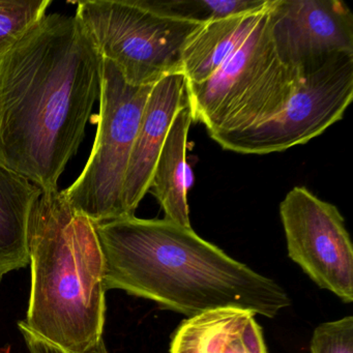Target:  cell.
<instances>
[{"label": "cell", "mask_w": 353, "mask_h": 353, "mask_svg": "<svg viewBox=\"0 0 353 353\" xmlns=\"http://www.w3.org/2000/svg\"><path fill=\"white\" fill-rule=\"evenodd\" d=\"M103 59L76 15H46L0 57V166L59 190L100 98Z\"/></svg>", "instance_id": "6da1fadb"}, {"label": "cell", "mask_w": 353, "mask_h": 353, "mask_svg": "<svg viewBox=\"0 0 353 353\" xmlns=\"http://www.w3.org/2000/svg\"><path fill=\"white\" fill-rule=\"evenodd\" d=\"M106 290L121 289L188 318L216 309L274 318L291 303L286 291L192 227L135 216L96 224Z\"/></svg>", "instance_id": "7a4b0ae2"}, {"label": "cell", "mask_w": 353, "mask_h": 353, "mask_svg": "<svg viewBox=\"0 0 353 353\" xmlns=\"http://www.w3.org/2000/svg\"><path fill=\"white\" fill-rule=\"evenodd\" d=\"M32 287L24 324L72 353L103 341L105 260L96 224L76 212L63 191L42 192L30 225Z\"/></svg>", "instance_id": "3957f363"}, {"label": "cell", "mask_w": 353, "mask_h": 353, "mask_svg": "<svg viewBox=\"0 0 353 353\" xmlns=\"http://www.w3.org/2000/svg\"><path fill=\"white\" fill-rule=\"evenodd\" d=\"M268 12L245 44L212 77L187 84L193 121L205 125L212 139L272 119L301 81L303 71L283 63L276 54Z\"/></svg>", "instance_id": "277c9868"}, {"label": "cell", "mask_w": 353, "mask_h": 353, "mask_svg": "<svg viewBox=\"0 0 353 353\" xmlns=\"http://www.w3.org/2000/svg\"><path fill=\"white\" fill-rule=\"evenodd\" d=\"M75 15L102 59L135 86L181 72L185 42L202 26L159 11L150 0H85Z\"/></svg>", "instance_id": "5b68a950"}, {"label": "cell", "mask_w": 353, "mask_h": 353, "mask_svg": "<svg viewBox=\"0 0 353 353\" xmlns=\"http://www.w3.org/2000/svg\"><path fill=\"white\" fill-rule=\"evenodd\" d=\"M152 86L131 85L112 63L103 59L94 148L81 174L63 191L70 205L94 224L127 216L125 173Z\"/></svg>", "instance_id": "8992f818"}, {"label": "cell", "mask_w": 353, "mask_h": 353, "mask_svg": "<svg viewBox=\"0 0 353 353\" xmlns=\"http://www.w3.org/2000/svg\"><path fill=\"white\" fill-rule=\"evenodd\" d=\"M301 70L299 85L278 114L214 141L239 154H268L307 143L341 121L353 99V54L334 53Z\"/></svg>", "instance_id": "52a82bcc"}, {"label": "cell", "mask_w": 353, "mask_h": 353, "mask_svg": "<svg viewBox=\"0 0 353 353\" xmlns=\"http://www.w3.org/2000/svg\"><path fill=\"white\" fill-rule=\"evenodd\" d=\"M288 255L322 289L353 301V247L336 206L305 187L293 188L280 204Z\"/></svg>", "instance_id": "ba28073f"}, {"label": "cell", "mask_w": 353, "mask_h": 353, "mask_svg": "<svg viewBox=\"0 0 353 353\" xmlns=\"http://www.w3.org/2000/svg\"><path fill=\"white\" fill-rule=\"evenodd\" d=\"M268 23L276 54L295 69L353 54V14L341 0H274Z\"/></svg>", "instance_id": "9c48e42d"}, {"label": "cell", "mask_w": 353, "mask_h": 353, "mask_svg": "<svg viewBox=\"0 0 353 353\" xmlns=\"http://www.w3.org/2000/svg\"><path fill=\"white\" fill-rule=\"evenodd\" d=\"M188 100L187 81L181 72L171 74L152 86L125 173L123 200L127 216H135L150 192L157 161L175 115Z\"/></svg>", "instance_id": "30bf717a"}, {"label": "cell", "mask_w": 353, "mask_h": 353, "mask_svg": "<svg viewBox=\"0 0 353 353\" xmlns=\"http://www.w3.org/2000/svg\"><path fill=\"white\" fill-rule=\"evenodd\" d=\"M272 3L265 9L231 16L202 24L191 34L181 52V73L187 84L212 77L248 40Z\"/></svg>", "instance_id": "8fae6325"}, {"label": "cell", "mask_w": 353, "mask_h": 353, "mask_svg": "<svg viewBox=\"0 0 353 353\" xmlns=\"http://www.w3.org/2000/svg\"><path fill=\"white\" fill-rule=\"evenodd\" d=\"M42 194L26 177L0 166V282L30 264V225Z\"/></svg>", "instance_id": "7c38bea8"}, {"label": "cell", "mask_w": 353, "mask_h": 353, "mask_svg": "<svg viewBox=\"0 0 353 353\" xmlns=\"http://www.w3.org/2000/svg\"><path fill=\"white\" fill-rule=\"evenodd\" d=\"M193 123L189 101L179 109L167 134L157 161L150 190L165 212V219L183 227H191L188 189L187 148L190 127Z\"/></svg>", "instance_id": "4fadbf2b"}, {"label": "cell", "mask_w": 353, "mask_h": 353, "mask_svg": "<svg viewBox=\"0 0 353 353\" xmlns=\"http://www.w3.org/2000/svg\"><path fill=\"white\" fill-rule=\"evenodd\" d=\"M252 316L255 314L227 307L188 318L173 334L170 353H220L235 326Z\"/></svg>", "instance_id": "5bb4252c"}, {"label": "cell", "mask_w": 353, "mask_h": 353, "mask_svg": "<svg viewBox=\"0 0 353 353\" xmlns=\"http://www.w3.org/2000/svg\"><path fill=\"white\" fill-rule=\"evenodd\" d=\"M159 11L194 23L252 13L265 9L272 0H150Z\"/></svg>", "instance_id": "9a60e30c"}, {"label": "cell", "mask_w": 353, "mask_h": 353, "mask_svg": "<svg viewBox=\"0 0 353 353\" xmlns=\"http://www.w3.org/2000/svg\"><path fill=\"white\" fill-rule=\"evenodd\" d=\"M50 0H0V57L45 16Z\"/></svg>", "instance_id": "2e32d148"}, {"label": "cell", "mask_w": 353, "mask_h": 353, "mask_svg": "<svg viewBox=\"0 0 353 353\" xmlns=\"http://www.w3.org/2000/svg\"><path fill=\"white\" fill-rule=\"evenodd\" d=\"M311 353H353V317L324 322L314 330Z\"/></svg>", "instance_id": "e0dca14e"}, {"label": "cell", "mask_w": 353, "mask_h": 353, "mask_svg": "<svg viewBox=\"0 0 353 353\" xmlns=\"http://www.w3.org/2000/svg\"><path fill=\"white\" fill-rule=\"evenodd\" d=\"M20 332L26 341V347H28L30 353H72L69 351L63 350L59 347L54 346L51 343L46 342L43 339L39 338L32 330H28V326L23 321H20L18 324ZM85 353H108L104 341H101L98 345L92 350Z\"/></svg>", "instance_id": "ac0fdd59"}, {"label": "cell", "mask_w": 353, "mask_h": 353, "mask_svg": "<svg viewBox=\"0 0 353 353\" xmlns=\"http://www.w3.org/2000/svg\"><path fill=\"white\" fill-rule=\"evenodd\" d=\"M249 319L235 326L234 330L230 332L226 342L223 345L220 353H250L249 345L243 332V328Z\"/></svg>", "instance_id": "d6986e66"}, {"label": "cell", "mask_w": 353, "mask_h": 353, "mask_svg": "<svg viewBox=\"0 0 353 353\" xmlns=\"http://www.w3.org/2000/svg\"><path fill=\"white\" fill-rule=\"evenodd\" d=\"M248 345H249L250 353H268L265 343H264L263 334L259 324L255 320V316H252L243 328Z\"/></svg>", "instance_id": "ffe728a7"}]
</instances>
